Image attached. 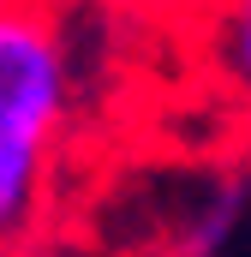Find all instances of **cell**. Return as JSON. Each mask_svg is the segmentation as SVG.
Segmentation results:
<instances>
[{"instance_id": "6da1fadb", "label": "cell", "mask_w": 251, "mask_h": 257, "mask_svg": "<svg viewBox=\"0 0 251 257\" xmlns=\"http://www.w3.org/2000/svg\"><path fill=\"white\" fill-rule=\"evenodd\" d=\"M72 114V48L48 12L0 6V132L54 144Z\"/></svg>"}, {"instance_id": "7a4b0ae2", "label": "cell", "mask_w": 251, "mask_h": 257, "mask_svg": "<svg viewBox=\"0 0 251 257\" xmlns=\"http://www.w3.org/2000/svg\"><path fill=\"white\" fill-rule=\"evenodd\" d=\"M42 186H48V144L0 132V257L30 233L42 209Z\"/></svg>"}, {"instance_id": "3957f363", "label": "cell", "mask_w": 251, "mask_h": 257, "mask_svg": "<svg viewBox=\"0 0 251 257\" xmlns=\"http://www.w3.org/2000/svg\"><path fill=\"white\" fill-rule=\"evenodd\" d=\"M215 66L221 78L233 84V96L251 108V0L221 12V30H215Z\"/></svg>"}]
</instances>
